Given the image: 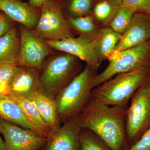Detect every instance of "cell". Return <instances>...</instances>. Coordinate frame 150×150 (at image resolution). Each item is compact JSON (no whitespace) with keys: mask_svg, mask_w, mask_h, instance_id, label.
Returning <instances> with one entry per match:
<instances>
[{"mask_svg":"<svg viewBox=\"0 0 150 150\" xmlns=\"http://www.w3.org/2000/svg\"><path fill=\"white\" fill-rule=\"evenodd\" d=\"M150 78L149 66L118 74L94 88L91 98L107 105L127 108L134 93Z\"/></svg>","mask_w":150,"mask_h":150,"instance_id":"7a4b0ae2","label":"cell"},{"mask_svg":"<svg viewBox=\"0 0 150 150\" xmlns=\"http://www.w3.org/2000/svg\"><path fill=\"white\" fill-rule=\"evenodd\" d=\"M9 95L21 108L25 118L34 131L48 139L51 138L53 133L43 121L33 99L17 96Z\"/></svg>","mask_w":150,"mask_h":150,"instance_id":"9a60e30c","label":"cell"},{"mask_svg":"<svg viewBox=\"0 0 150 150\" xmlns=\"http://www.w3.org/2000/svg\"><path fill=\"white\" fill-rule=\"evenodd\" d=\"M121 37L122 34L115 32L110 28L97 31L93 39L100 63L110 57Z\"/></svg>","mask_w":150,"mask_h":150,"instance_id":"d6986e66","label":"cell"},{"mask_svg":"<svg viewBox=\"0 0 150 150\" xmlns=\"http://www.w3.org/2000/svg\"><path fill=\"white\" fill-rule=\"evenodd\" d=\"M82 129L76 117L67 120L48 139L44 150H80Z\"/></svg>","mask_w":150,"mask_h":150,"instance_id":"4fadbf2b","label":"cell"},{"mask_svg":"<svg viewBox=\"0 0 150 150\" xmlns=\"http://www.w3.org/2000/svg\"></svg>","mask_w":150,"mask_h":150,"instance_id":"836d02e7","label":"cell"},{"mask_svg":"<svg viewBox=\"0 0 150 150\" xmlns=\"http://www.w3.org/2000/svg\"><path fill=\"white\" fill-rule=\"evenodd\" d=\"M0 133L4 139L6 150H40L48 140L33 130L23 129L1 118Z\"/></svg>","mask_w":150,"mask_h":150,"instance_id":"9c48e42d","label":"cell"},{"mask_svg":"<svg viewBox=\"0 0 150 150\" xmlns=\"http://www.w3.org/2000/svg\"><path fill=\"white\" fill-rule=\"evenodd\" d=\"M0 11L13 21L28 29L35 28L40 15V9L21 0H0Z\"/></svg>","mask_w":150,"mask_h":150,"instance_id":"5bb4252c","label":"cell"},{"mask_svg":"<svg viewBox=\"0 0 150 150\" xmlns=\"http://www.w3.org/2000/svg\"><path fill=\"white\" fill-rule=\"evenodd\" d=\"M100 1H103V0H100Z\"/></svg>","mask_w":150,"mask_h":150,"instance_id":"d6a6232c","label":"cell"},{"mask_svg":"<svg viewBox=\"0 0 150 150\" xmlns=\"http://www.w3.org/2000/svg\"><path fill=\"white\" fill-rule=\"evenodd\" d=\"M149 40L150 14L135 13L113 52H119Z\"/></svg>","mask_w":150,"mask_h":150,"instance_id":"8fae6325","label":"cell"},{"mask_svg":"<svg viewBox=\"0 0 150 150\" xmlns=\"http://www.w3.org/2000/svg\"><path fill=\"white\" fill-rule=\"evenodd\" d=\"M51 49L62 51L76 56L84 61L87 64L96 71L100 66L93 38L81 35L59 40H45Z\"/></svg>","mask_w":150,"mask_h":150,"instance_id":"30bf717a","label":"cell"},{"mask_svg":"<svg viewBox=\"0 0 150 150\" xmlns=\"http://www.w3.org/2000/svg\"><path fill=\"white\" fill-rule=\"evenodd\" d=\"M19 30L21 44L17 66L31 67L40 71L51 48L32 30L21 25Z\"/></svg>","mask_w":150,"mask_h":150,"instance_id":"ba28073f","label":"cell"},{"mask_svg":"<svg viewBox=\"0 0 150 150\" xmlns=\"http://www.w3.org/2000/svg\"><path fill=\"white\" fill-rule=\"evenodd\" d=\"M108 60L109 64L106 69L96 76L93 83V88L118 74L149 66L150 40L119 52H113Z\"/></svg>","mask_w":150,"mask_h":150,"instance_id":"5b68a950","label":"cell"},{"mask_svg":"<svg viewBox=\"0 0 150 150\" xmlns=\"http://www.w3.org/2000/svg\"><path fill=\"white\" fill-rule=\"evenodd\" d=\"M149 67L150 71V62L149 63Z\"/></svg>","mask_w":150,"mask_h":150,"instance_id":"4dcf8cb0","label":"cell"},{"mask_svg":"<svg viewBox=\"0 0 150 150\" xmlns=\"http://www.w3.org/2000/svg\"><path fill=\"white\" fill-rule=\"evenodd\" d=\"M21 1H26V0H21Z\"/></svg>","mask_w":150,"mask_h":150,"instance_id":"1f68e13d","label":"cell"},{"mask_svg":"<svg viewBox=\"0 0 150 150\" xmlns=\"http://www.w3.org/2000/svg\"><path fill=\"white\" fill-rule=\"evenodd\" d=\"M68 21L69 25L81 33V35L88 38V35H93L94 37L97 32L93 18L90 16L70 17Z\"/></svg>","mask_w":150,"mask_h":150,"instance_id":"603a6c76","label":"cell"},{"mask_svg":"<svg viewBox=\"0 0 150 150\" xmlns=\"http://www.w3.org/2000/svg\"><path fill=\"white\" fill-rule=\"evenodd\" d=\"M33 100L43 121L47 124L54 134L61 128L60 122L55 100L39 91L35 93L33 96Z\"/></svg>","mask_w":150,"mask_h":150,"instance_id":"ac0fdd59","label":"cell"},{"mask_svg":"<svg viewBox=\"0 0 150 150\" xmlns=\"http://www.w3.org/2000/svg\"><path fill=\"white\" fill-rule=\"evenodd\" d=\"M80 144V150H112L96 134L87 129H82Z\"/></svg>","mask_w":150,"mask_h":150,"instance_id":"44dd1931","label":"cell"},{"mask_svg":"<svg viewBox=\"0 0 150 150\" xmlns=\"http://www.w3.org/2000/svg\"><path fill=\"white\" fill-rule=\"evenodd\" d=\"M0 150H6L4 141H3L1 137H0Z\"/></svg>","mask_w":150,"mask_h":150,"instance_id":"f546056e","label":"cell"},{"mask_svg":"<svg viewBox=\"0 0 150 150\" xmlns=\"http://www.w3.org/2000/svg\"><path fill=\"white\" fill-rule=\"evenodd\" d=\"M0 118L23 129L35 131L25 118L21 108L9 95L0 94Z\"/></svg>","mask_w":150,"mask_h":150,"instance_id":"e0dca14e","label":"cell"},{"mask_svg":"<svg viewBox=\"0 0 150 150\" xmlns=\"http://www.w3.org/2000/svg\"><path fill=\"white\" fill-rule=\"evenodd\" d=\"M79 59L63 52L45 61L40 71L38 91L55 99L82 71Z\"/></svg>","mask_w":150,"mask_h":150,"instance_id":"277c9868","label":"cell"},{"mask_svg":"<svg viewBox=\"0 0 150 150\" xmlns=\"http://www.w3.org/2000/svg\"><path fill=\"white\" fill-rule=\"evenodd\" d=\"M59 0H28V2L31 5L40 8L44 6L58 1Z\"/></svg>","mask_w":150,"mask_h":150,"instance_id":"f1b7e54d","label":"cell"},{"mask_svg":"<svg viewBox=\"0 0 150 150\" xmlns=\"http://www.w3.org/2000/svg\"><path fill=\"white\" fill-rule=\"evenodd\" d=\"M127 150H150V129Z\"/></svg>","mask_w":150,"mask_h":150,"instance_id":"4316f807","label":"cell"},{"mask_svg":"<svg viewBox=\"0 0 150 150\" xmlns=\"http://www.w3.org/2000/svg\"><path fill=\"white\" fill-rule=\"evenodd\" d=\"M96 71L86 64L78 76L55 98L56 110L61 123L75 118L85 109L91 99Z\"/></svg>","mask_w":150,"mask_h":150,"instance_id":"3957f363","label":"cell"},{"mask_svg":"<svg viewBox=\"0 0 150 150\" xmlns=\"http://www.w3.org/2000/svg\"><path fill=\"white\" fill-rule=\"evenodd\" d=\"M21 39L19 30L13 26L0 37V64H15L17 65Z\"/></svg>","mask_w":150,"mask_h":150,"instance_id":"2e32d148","label":"cell"},{"mask_svg":"<svg viewBox=\"0 0 150 150\" xmlns=\"http://www.w3.org/2000/svg\"><path fill=\"white\" fill-rule=\"evenodd\" d=\"M126 109L125 126L129 147L150 129V78L138 89Z\"/></svg>","mask_w":150,"mask_h":150,"instance_id":"8992f818","label":"cell"},{"mask_svg":"<svg viewBox=\"0 0 150 150\" xmlns=\"http://www.w3.org/2000/svg\"><path fill=\"white\" fill-rule=\"evenodd\" d=\"M35 28L33 30L44 40H59L73 37L70 25L65 20L61 0L44 6Z\"/></svg>","mask_w":150,"mask_h":150,"instance_id":"52a82bcc","label":"cell"},{"mask_svg":"<svg viewBox=\"0 0 150 150\" xmlns=\"http://www.w3.org/2000/svg\"><path fill=\"white\" fill-rule=\"evenodd\" d=\"M120 0H103L94 8V15L98 21L103 24L110 23L122 6Z\"/></svg>","mask_w":150,"mask_h":150,"instance_id":"ffe728a7","label":"cell"},{"mask_svg":"<svg viewBox=\"0 0 150 150\" xmlns=\"http://www.w3.org/2000/svg\"><path fill=\"white\" fill-rule=\"evenodd\" d=\"M123 5L133 9L135 13L150 14V0H120Z\"/></svg>","mask_w":150,"mask_h":150,"instance_id":"484cf974","label":"cell"},{"mask_svg":"<svg viewBox=\"0 0 150 150\" xmlns=\"http://www.w3.org/2000/svg\"><path fill=\"white\" fill-rule=\"evenodd\" d=\"M17 67V65L15 64H0V94H10L9 83Z\"/></svg>","mask_w":150,"mask_h":150,"instance_id":"cb8c5ba5","label":"cell"},{"mask_svg":"<svg viewBox=\"0 0 150 150\" xmlns=\"http://www.w3.org/2000/svg\"><path fill=\"white\" fill-rule=\"evenodd\" d=\"M126 108L110 106L91 99L85 109L76 117L82 129L90 130L112 150H127L125 126Z\"/></svg>","mask_w":150,"mask_h":150,"instance_id":"6da1fadb","label":"cell"},{"mask_svg":"<svg viewBox=\"0 0 150 150\" xmlns=\"http://www.w3.org/2000/svg\"><path fill=\"white\" fill-rule=\"evenodd\" d=\"M135 13L130 8L122 4L110 22V28L123 34L129 27Z\"/></svg>","mask_w":150,"mask_h":150,"instance_id":"7402d4cb","label":"cell"},{"mask_svg":"<svg viewBox=\"0 0 150 150\" xmlns=\"http://www.w3.org/2000/svg\"><path fill=\"white\" fill-rule=\"evenodd\" d=\"M92 6L91 0H72L69 11L74 17L85 16L89 13Z\"/></svg>","mask_w":150,"mask_h":150,"instance_id":"d4e9b609","label":"cell"},{"mask_svg":"<svg viewBox=\"0 0 150 150\" xmlns=\"http://www.w3.org/2000/svg\"><path fill=\"white\" fill-rule=\"evenodd\" d=\"M12 20L3 12L0 11V37L13 27Z\"/></svg>","mask_w":150,"mask_h":150,"instance_id":"83f0119b","label":"cell"},{"mask_svg":"<svg viewBox=\"0 0 150 150\" xmlns=\"http://www.w3.org/2000/svg\"><path fill=\"white\" fill-rule=\"evenodd\" d=\"M39 79L40 71L38 70L17 66L9 83L10 95L33 99L39 91Z\"/></svg>","mask_w":150,"mask_h":150,"instance_id":"7c38bea8","label":"cell"}]
</instances>
